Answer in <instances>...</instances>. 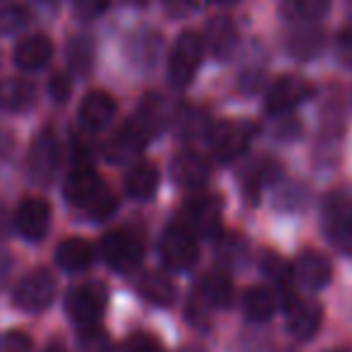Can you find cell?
<instances>
[{
  "mask_svg": "<svg viewBox=\"0 0 352 352\" xmlns=\"http://www.w3.org/2000/svg\"><path fill=\"white\" fill-rule=\"evenodd\" d=\"M232 295H235V287L228 274L223 271H211L204 278L199 280V285L195 287V292L190 295L187 302V321L192 326H199L206 329L211 324L213 309H226L232 305Z\"/></svg>",
  "mask_w": 352,
  "mask_h": 352,
  "instance_id": "cell-1",
  "label": "cell"
},
{
  "mask_svg": "<svg viewBox=\"0 0 352 352\" xmlns=\"http://www.w3.org/2000/svg\"><path fill=\"white\" fill-rule=\"evenodd\" d=\"M108 307V287L98 280L72 285L65 295V311L79 329L98 326L103 311Z\"/></svg>",
  "mask_w": 352,
  "mask_h": 352,
  "instance_id": "cell-2",
  "label": "cell"
},
{
  "mask_svg": "<svg viewBox=\"0 0 352 352\" xmlns=\"http://www.w3.org/2000/svg\"><path fill=\"white\" fill-rule=\"evenodd\" d=\"M101 259L108 264V269H113L116 274H132L142 266L144 261V242L140 235L127 228L120 230H111L101 240Z\"/></svg>",
  "mask_w": 352,
  "mask_h": 352,
  "instance_id": "cell-3",
  "label": "cell"
},
{
  "mask_svg": "<svg viewBox=\"0 0 352 352\" xmlns=\"http://www.w3.org/2000/svg\"><path fill=\"white\" fill-rule=\"evenodd\" d=\"M56 292H58L56 276L48 269H34L14 285L12 305L19 311L38 314V311H46L56 302Z\"/></svg>",
  "mask_w": 352,
  "mask_h": 352,
  "instance_id": "cell-4",
  "label": "cell"
},
{
  "mask_svg": "<svg viewBox=\"0 0 352 352\" xmlns=\"http://www.w3.org/2000/svg\"><path fill=\"white\" fill-rule=\"evenodd\" d=\"M256 135V127L247 120H223L211 125L209 130V148L213 158L221 163H230L240 158L250 148Z\"/></svg>",
  "mask_w": 352,
  "mask_h": 352,
  "instance_id": "cell-5",
  "label": "cell"
},
{
  "mask_svg": "<svg viewBox=\"0 0 352 352\" xmlns=\"http://www.w3.org/2000/svg\"><path fill=\"white\" fill-rule=\"evenodd\" d=\"M158 254L170 271H190L199 259V242L182 223H170L158 242Z\"/></svg>",
  "mask_w": 352,
  "mask_h": 352,
  "instance_id": "cell-6",
  "label": "cell"
},
{
  "mask_svg": "<svg viewBox=\"0 0 352 352\" xmlns=\"http://www.w3.org/2000/svg\"><path fill=\"white\" fill-rule=\"evenodd\" d=\"M204 58V41L201 34L197 32H182L173 46L170 60H168V77L175 89H185L195 79L197 70Z\"/></svg>",
  "mask_w": 352,
  "mask_h": 352,
  "instance_id": "cell-7",
  "label": "cell"
},
{
  "mask_svg": "<svg viewBox=\"0 0 352 352\" xmlns=\"http://www.w3.org/2000/svg\"><path fill=\"white\" fill-rule=\"evenodd\" d=\"M311 94H314V87H311L305 77L285 74V77L276 79L269 91H266V111L274 118L290 116V113L295 111L300 103H305Z\"/></svg>",
  "mask_w": 352,
  "mask_h": 352,
  "instance_id": "cell-8",
  "label": "cell"
},
{
  "mask_svg": "<svg viewBox=\"0 0 352 352\" xmlns=\"http://www.w3.org/2000/svg\"><path fill=\"white\" fill-rule=\"evenodd\" d=\"M223 204L218 197L199 195L192 197L182 209V226L195 232V237H216L221 232Z\"/></svg>",
  "mask_w": 352,
  "mask_h": 352,
  "instance_id": "cell-9",
  "label": "cell"
},
{
  "mask_svg": "<svg viewBox=\"0 0 352 352\" xmlns=\"http://www.w3.org/2000/svg\"><path fill=\"white\" fill-rule=\"evenodd\" d=\"M29 175L38 185H48L53 182V177L58 175L60 168V144H58L53 132H41L36 135V140L32 142L29 148Z\"/></svg>",
  "mask_w": 352,
  "mask_h": 352,
  "instance_id": "cell-10",
  "label": "cell"
},
{
  "mask_svg": "<svg viewBox=\"0 0 352 352\" xmlns=\"http://www.w3.org/2000/svg\"><path fill=\"white\" fill-rule=\"evenodd\" d=\"M51 204L41 197H27L14 211V228L29 242H41L51 230Z\"/></svg>",
  "mask_w": 352,
  "mask_h": 352,
  "instance_id": "cell-11",
  "label": "cell"
},
{
  "mask_svg": "<svg viewBox=\"0 0 352 352\" xmlns=\"http://www.w3.org/2000/svg\"><path fill=\"white\" fill-rule=\"evenodd\" d=\"M118 103L111 94L106 91H89L82 98V106L77 113V122L82 127V132L87 135H98L103 132L113 120H116Z\"/></svg>",
  "mask_w": 352,
  "mask_h": 352,
  "instance_id": "cell-12",
  "label": "cell"
},
{
  "mask_svg": "<svg viewBox=\"0 0 352 352\" xmlns=\"http://www.w3.org/2000/svg\"><path fill=\"white\" fill-rule=\"evenodd\" d=\"M324 321V309L319 302L287 297L285 300V326L297 340H309Z\"/></svg>",
  "mask_w": 352,
  "mask_h": 352,
  "instance_id": "cell-13",
  "label": "cell"
},
{
  "mask_svg": "<svg viewBox=\"0 0 352 352\" xmlns=\"http://www.w3.org/2000/svg\"><path fill=\"white\" fill-rule=\"evenodd\" d=\"M324 230L329 240L352 232V187H338L324 199Z\"/></svg>",
  "mask_w": 352,
  "mask_h": 352,
  "instance_id": "cell-14",
  "label": "cell"
},
{
  "mask_svg": "<svg viewBox=\"0 0 352 352\" xmlns=\"http://www.w3.org/2000/svg\"><path fill=\"white\" fill-rule=\"evenodd\" d=\"M106 190L103 180L98 177V173L94 170L91 166H77L70 175L65 177V185H63V192H65V199L70 201L72 206H79V209L87 211L89 206L96 201V197Z\"/></svg>",
  "mask_w": 352,
  "mask_h": 352,
  "instance_id": "cell-15",
  "label": "cell"
},
{
  "mask_svg": "<svg viewBox=\"0 0 352 352\" xmlns=\"http://www.w3.org/2000/svg\"><path fill=\"white\" fill-rule=\"evenodd\" d=\"M173 113L175 111H170V103H168L166 98L158 96V94H148V96L142 98L132 122H135V127L146 137V142H148V140H153V137H158L168 125H170Z\"/></svg>",
  "mask_w": 352,
  "mask_h": 352,
  "instance_id": "cell-16",
  "label": "cell"
},
{
  "mask_svg": "<svg viewBox=\"0 0 352 352\" xmlns=\"http://www.w3.org/2000/svg\"><path fill=\"white\" fill-rule=\"evenodd\" d=\"M173 182L182 190H201V187L209 182L211 168L201 153L197 151H182L173 158L170 166Z\"/></svg>",
  "mask_w": 352,
  "mask_h": 352,
  "instance_id": "cell-17",
  "label": "cell"
},
{
  "mask_svg": "<svg viewBox=\"0 0 352 352\" xmlns=\"http://www.w3.org/2000/svg\"><path fill=\"white\" fill-rule=\"evenodd\" d=\"M292 276L307 287V290H321L333 278V264L321 252H305L297 259Z\"/></svg>",
  "mask_w": 352,
  "mask_h": 352,
  "instance_id": "cell-18",
  "label": "cell"
},
{
  "mask_svg": "<svg viewBox=\"0 0 352 352\" xmlns=\"http://www.w3.org/2000/svg\"><path fill=\"white\" fill-rule=\"evenodd\" d=\"M14 65L24 72L41 70L51 63L53 58V41L46 34H32V36L22 38L14 48Z\"/></svg>",
  "mask_w": 352,
  "mask_h": 352,
  "instance_id": "cell-19",
  "label": "cell"
},
{
  "mask_svg": "<svg viewBox=\"0 0 352 352\" xmlns=\"http://www.w3.org/2000/svg\"><path fill=\"white\" fill-rule=\"evenodd\" d=\"M326 46V34L316 24H300L297 29H292L290 36H287V53H290L295 60H314L321 56Z\"/></svg>",
  "mask_w": 352,
  "mask_h": 352,
  "instance_id": "cell-20",
  "label": "cell"
},
{
  "mask_svg": "<svg viewBox=\"0 0 352 352\" xmlns=\"http://www.w3.org/2000/svg\"><path fill=\"white\" fill-rule=\"evenodd\" d=\"M144 146H146V137L137 130L135 122L127 120L125 125L108 140L103 151H106V158L111 163H125V161H132L135 156H140Z\"/></svg>",
  "mask_w": 352,
  "mask_h": 352,
  "instance_id": "cell-21",
  "label": "cell"
},
{
  "mask_svg": "<svg viewBox=\"0 0 352 352\" xmlns=\"http://www.w3.org/2000/svg\"><path fill=\"white\" fill-rule=\"evenodd\" d=\"M94 261H96V247L82 237H67L56 250V264L67 274L87 271Z\"/></svg>",
  "mask_w": 352,
  "mask_h": 352,
  "instance_id": "cell-22",
  "label": "cell"
},
{
  "mask_svg": "<svg viewBox=\"0 0 352 352\" xmlns=\"http://www.w3.org/2000/svg\"><path fill=\"white\" fill-rule=\"evenodd\" d=\"M204 46L209 48L216 58H230L232 51L237 48V27L230 17L226 14H218V17L209 19L206 24V32L201 36Z\"/></svg>",
  "mask_w": 352,
  "mask_h": 352,
  "instance_id": "cell-23",
  "label": "cell"
},
{
  "mask_svg": "<svg viewBox=\"0 0 352 352\" xmlns=\"http://www.w3.org/2000/svg\"><path fill=\"white\" fill-rule=\"evenodd\" d=\"M158 182H161V173L153 163L140 161L127 170L125 175V192L137 201H146L156 195Z\"/></svg>",
  "mask_w": 352,
  "mask_h": 352,
  "instance_id": "cell-24",
  "label": "cell"
},
{
  "mask_svg": "<svg viewBox=\"0 0 352 352\" xmlns=\"http://www.w3.org/2000/svg\"><path fill=\"white\" fill-rule=\"evenodd\" d=\"M36 101V87L27 79L8 77L0 82V111L22 113L29 111Z\"/></svg>",
  "mask_w": 352,
  "mask_h": 352,
  "instance_id": "cell-25",
  "label": "cell"
},
{
  "mask_svg": "<svg viewBox=\"0 0 352 352\" xmlns=\"http://www.w3.org/2000/svg\"><path fill=\"white\" fill-rule=\"evenodd\" d=\"M242 311H245V319L252 324H264L278 311L276 292L264 285L247 287V292L242 295Z\"/></svg>",
  "mask_w": 352,
  "mask_h": 352,
  "instance_id": "cell-26",
  "label": "cell"
},
{
  "mask_svg": "<svg viewBox=\"0 0 352 352\" xmlns=\"http://www.w3.org/2000/svg\"><path fill=\"white\" fill-rule=\"evenodd\" d=\"M161 46L163 38L158 32L153 29H142V32H135L127 41V56L135 65L140 67H153L161 56Z\"/></svg>",
  "mask_w": 352,
  "mask_h": 352,
  "instance_id": "cell-27",
  "label": "cell"
},
{
  "mask_svg": "<svg viewBox=\"0 0 352 352\" xmlns=\"http://www.w3.org/2000/svg\"><path fill=\"white\" fill-rule=\"evenodd\" d=\"M173 122H175V130L180 135V140L185 142H195L199 137L209 135L211 122L206 116L204 108L199 106H180L173 113Z\"/></svg>",
  "mask_w": 352,
  "mask_h": 352,
  "instance_id": "cell-28",
  "label": "cell"
},
{
  "mask_svg": "<svg viewBox=\"0 0 352 352\" xmlns=\"http://www.w3.org/2000/svg\"><path fill=\"white\" fill-rule=\"evenodd\" d=\"M140 295L146 302L156 307H170L175 302V283H173L170 276L161 274V271H148L140 278Z\"/></svg>",
  "mask_w": 352,
  "mask_h": 352,
  "instance_id": "cell-29",
  "label": "cell"
},
{
  "mask_svg": "<svg viewBox=\"0 0 352 352\" xmlns=\"http://www.w3.org/2000/svg\"><path fill=\"white\" fill-rule=\"evenodd\" d=\"M280 177V166L274 161V158H261V161H254L250 168L245 170V177H242V190L250 197L259 195L264 187L274 185Z\"/></svg>",
  "mask_w": 352,
  "mask_h": 352,
  "instance_id": "cell-30",
  "label": "cell"
},
{
  "mask_svg": "<svg viewBox=\"0 0 352 352\" xmlns=\"http://www.w3.org/2000/svg\"><path fill=\"white\" fill-rule=\"evenodd\" d=\"M65 58H67V67L82 77H87L94 67V60H96V48H94V41L89 36H72L70 43L65 48Z\"/></svg>",
  "mask_w": 352,
  "mask_h": 352,
  "instance_id": "cell-31",
  "label": "cell"
},
{
  "mask_svg": "<svg viewBox=\"0 0 352 352\" xmlns=\"http://www.w3.org/2000/svg\"><path fill=\"white\" fill-rule=\"evenodd\" d=\"M283 14L302 24H314L326 17L331 10V0H283Z\"/></svg>",
  "mask_w": 352,
  "mask_h": 352,
  "instance_id": "cell-32",
  "label": "cell"
},
{
  "mask_svg": "<svg viewBox=\"0 0 352 352\" xmlns=\"http://www.w3.org/2000/svg\"><path fill=\"white\" fill-rule=\"evenodd\" d=\"M77 348H79V352H116V345H113L111 336H108L101 326L79 329Z\"/></svg>",
  "mask_w": 352,
  "mask_h": 352,
  "instance_id": "cell-33",
  "label": "cell"
},
{
  "mask_svg": "<svg viewBox=\"0 0 352 352\" xmlns=\"http://www.w3.org/2000/svg\"><path fill=\"white\" fill-rule=\"evenodd\" d=\"M32 14L24 5H3L0 8V36L19 34L29 24Z\"/></svg>",
  "mask_w": 352,
  "mask_h": 352,
  "instance_id": "cell-34",
  "label": "cell"
},
{
  "mask_svg": "<svg viewBox=\"0 0 352 352\" xmlns=\"http://www.w3.org/2000/svg\"><path fill=\"white\" fill-rule=\"evenodd\" d=\"M261 266H264V274L269 276L276 285L287 287V283H290V278H292V269H290L287 261H283L280 256L269 254V256H264V264Z\"/></svg>",
  "mask_w": 352,
  "mask_h": 352,
  "instance_id": "cell-35",
  "label": "cell"
},
{
  "mask_svg": "<svg viewBox=\"0 0 352 352\" xmlns=\"http://www.w3.org/2000/svg\"><path fill=\"white\" fill-rule=\"evenodd\" d=\"M116 211H118V197L113 195L108 187L96 197V201H94V204L87 209V213L94 218V221H106V218H111Z\"/></svg>",
  "mask_w": 352,
  "mask_h": 352,
  "instance_id": "cell-36",
  "label": "cell"
},
{
  "mask_svg": "<svg viewBox=\"0 0 352 352\" xmlns=\"http://www.w3.org/2000/svg\"><path fill=\"white\" fill-rule=\"evenodd\" d=\"M122 352H166V348L151 333H132L122 343Z\"/></svg>",
  "mask_w": 352,
  "mask_h": 352,
  "instance_id": "cell-37",
  "label": "cell"
},
{
  "mask_svg": "<svg viewBox=\"0 0 352 352\" xmlns=\"http://www.w3.org/2000/svg\"><path fill=\"white\" fill-rule=\"evenodd\" d=\"M34 340L24 331H8L0 336V352H32Z\"/></svg>",
  "mask_w": 352,
  "mask_h": 352,
  "instance_id": "cell-38",
  "label": "cell"
},
{
  "mask_svg": "<svg viewBox=\"0 0 352 352\" xmlns=\"http://www.w3.org/2000/svg\"><path fill=\"white\" fill-rule=\"evenodd\" d=\"M307 204V190L300 185H292V187H285L280 195V199L276 201V206L283 211H297V209H305Z\"/></svg>",
  "mask_w": 352,
  "mask_h": 352,
  "instance_id": "cell-39",
  "label": "cell"
},
{
  "mask_svg": "<svg viewBox=\"0 0 352 352\" xmlns=\"http://www.w3.org/2000/svg\"><path fill=\"white\" fill-rule=\"evenodd\" d=\"M218 252H221V259L228 261V264H242V261H245L247 245H245V240H240V237H228V240L221 242Z\"/></svg>",
  "mask_w": 352,
  "mask_h": 352,
  "instance_id": "cell-40",
  "label": "cell"
},
{
  "mask_svg": "<svg viewBox=\"0 0 352 352\" xmlns=\"http://www.w3.org/2000/svg\"><path fill=\"white\" fill-rule=\"evenodd\" d=\"M72 8L82 19H96L106 12L108 0H72Z\"/></svg>",
  "mask_w": 352,
  "mask_h": 352,
  "instance_id": "cell-41",
  "label": "cell"
},
{
  "mask_svg": "<svg viewBox=\"0 0 352 352\" xmlns=\"http://www.w3.org/2000/svg\"><path fill=\"white\" fill-rule=\"evenodd\" d=\"M70 91H72V84H70V77L65 74H53L51 82H48V94L56 103H65L70 98Z\"/></svg>",
  "mask_w": 352,
  "mask_h": 352,
  "instance_id": "cell-42",
  "label": "cell"
},
{
  "mask_svg": "<svg viewBox=\"0 0 352 352\" xmlns=\"http://www.w3.org/2000/svg\"><path fill=\"white\" fill-rule=\"evenodd\" d=\"M163 5H166L170 17L180 19V17H190L199 8V0H163Z\"/></svg>",
  "mask_w": 352,
  "mask_h": 352,
  "instance_id": "cell-43",
  "label": "cell"
},
{
  "mask_svg": "<svg viewBox=\"0 0 352 352\" xmlns=\"http://www.w3.org/2000/svg\"><path fill=\"white\" fill-rule=\"evenodd\" d=\"M338 58L345 63V65L352 67V24L343 29V32L338 34Z\"/></svg>",
  "mask_w": 352,
  "mask_h": 352,
  "instance_id": "cell-44",
  "label": "cell"
},
{
  "mask_svg": "<svg viewBox=\"0 0 352 352\" xmlns=\"http://www.w3.org/2000/svg\"><path fill=\"white\" fill-rule=\"evenodd\" d=\"M264 84V72L261 70H245L240 77V89L245 94H256Z\"/></svg>",
  "mask_w": 352,
  "mask_h": 352,
  "instance_id": "cell-45",
  "label": "cell"
},
{
  "mask_svg": "<svg viewBox=\"0 0 352 352\" xmlns=\"http://www.w3.org/2000/svg\"><path fill=\"white\" fill-rule=\"evenodd\" d=\"M12 148H14V137L5 127H0V156L8 158L12 153Z\"/></svg>",
  "mask_w": 352,
  "mask_h": 352,
  "instance_id": "cell-46",
  "label": "cell"
},
{
  "mask_svg": "<svg viewBox=\"0 0 352 352\" xmlns=\"http://www.w3.org/2000/svg\"><path fill=\"white\" fill-rule=\"evenodd\" d=\"M10 271H12V259H10L8 252L0 250V287H3L5 283H8V278H10Z\"/></svg>",
  "mask_w": 352,
  "mask_h": 352,
  "instance_id": "cell-47",
  "label": "cell"
},
{
  "mask_svg": "<svg viewBox=\"0 0 352 352\" xmlns=\"http://www.w3.org/2000/svg\"><path fill=\"white\" fill-rule=\"evenodd\" d=\"M10 230V216L5 211V206H0V237H5Z\"/></svg>",
  "mask_w": 352,
  "mask_h": 352,
  "instance_id": "cell-48",
  "label": "cell"
},
{
  "mask_svg": "<svg viewBox=\"0 0 352 352\" xmlns=\"http://www.w3.org/2000/svg\"><path fill=\"white\" fill-rule=\"evenodd\" d=\"M41 352H67V348L60 343V340H51V343H48Z\"/></svg>",
  "mask_w": 352,
  "mask_h": 352,
  "instance_id": "cell-49",
  "label": "cell"
},
{
  "mask_svg": "<svg viewBox=\"0 0 352 352\" xmlns=\"http://www.w3.org/2000/svg\"><path fill=\"white\" fill-rule=\"evenodd\" d=\"M211 3H216V5H235V3H240V0H211Z\"/></svg>",
  "mask_w": 352,
  "mask_h": 352,
  "instance_id": "cell-50",
  "label": "cell"
},
{
  "mask_svg": "<svg viewBox=\"0 0 352 352\" xmlns=\"http://www.w3.org/2000/svg\"><path fill=\"white\" fill-rule=\"evenodd\" d=\"M125 3H130V5H146L148 0H125Z\"/></svg>",
  "mask_w": 352,
  "mask_h": 352,
  "instance_id": "cell-51",
  "label": "cell"
},
{
  "mask_svg": "<svg viewBox=\"0 0 352 352\" xmlns=\"http://www.w3.org/2000/svg\"><path fill=\"white\" fill-rule=\"evenodd\" d=\"M180 352H204V350H201V348H182Z\"/></svg>",
  "mask_w": 352,
  "mask_h": 352,
  "instance_id": "cell-52",
  "label": "cell"
},
{
  "mask_svg": "<svg viewBox=\"0 0 352 352\" xmlns=\"http://www.w3.org/2000/svg\"><path fill=\"white\" fill-rule=\"evenodd\" d=\"M333 352H338V350H333Z\"/></svg>",
  "mask_w": 352,
  "mask_h": 352,
  "instance_id": "cell-53",
  "label": "cell"
},
{
  "mask_svg": "<svg viewBox=\"0 0 352 352\" xmlns=\"http://www.w3.org/2000/svg\"><path fill=\"white\" fill-rule=\"evenodd\" d=\"M350 3H352V0H350Z\"/></svg>",
  "mask_w": 352,
  "mask_h": 352,
  "instance_id": "cell-54",
  "label": "cell"
}]
</instances>
